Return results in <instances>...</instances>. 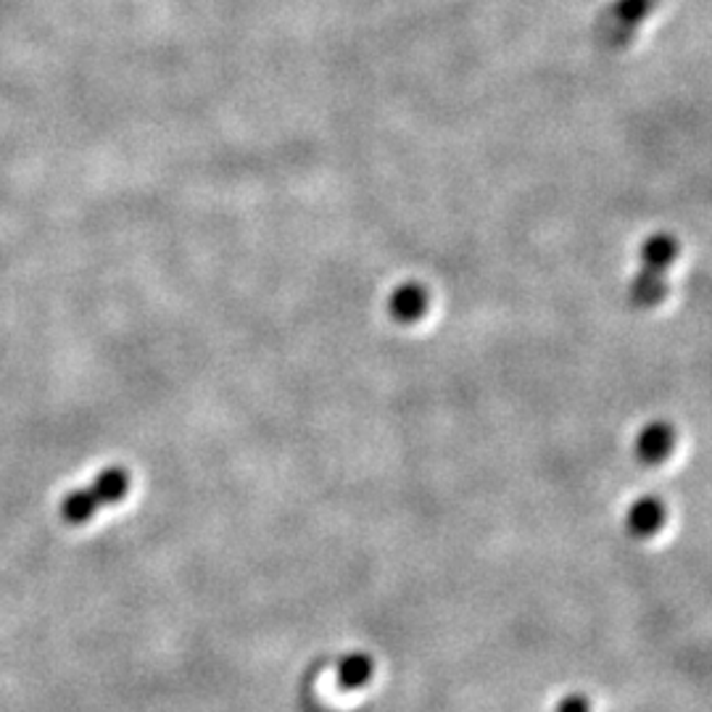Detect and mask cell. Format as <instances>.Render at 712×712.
<instances>
[{"label": "cell", "mask_w": 712, "mask_h": 712, "mask_svg": "<svg viewBox=\"0 0 712 712\" xmlns=\"http://www.w3.org/2000/svg\"><path fill=\"white\" fill-rule=\"evenodd\" d=\"M665 518H668V509L657 496H642L625 512V531L636 539H649L663 528Z\"/></svg>", "instance_id": "1"}, {"label": "cell", "mask_w": 712, "mask_h": 712, "mask_svg": "<svg viewBox=\"0 0 712 712\" xmlns=\"http://www.w3.org/2000/svg\"><path fill=\"white\" fill-rule=\"evenodd\" d=\"M673 443H676V433L668 422H649L636 439V456L644 465H663L673 452Z\"/></svg>", "instance_id": "2"}, {"label": "cell", "mask_w": 712, "mask_h": 712, "mask_svg": "<svg viewBox=\"0 0 712 712\" xmlns=\"http://www.w3.org/2000/svg\"><path fill=\"white\" fill-rule=\"evenodd\" d=\"M428 291L417 283H404L391 293L388 298V315L402 325H411L417 319H422L425 312H428Z\"/></svg>", "instance_id": "3"}, {"label": "cell", "mask_w": 712, "mask_h": 712, "mask_svg": "<svg viewBox=\"0 0 712 712\" xmlns=\"http://www.w3.org/2000/svg\"><path fill=\"white\" fill-rule=\"evenodd\" d=\"M90 494L95 496L98 507L120 505L124 496L129 494V473L124 467H106L90 481Z\"/></svg>", "instance_id": "4"}, {"label": "cell", "mask_w": 712, "mask_h": 712, "mask_svg": "<svg viewBox=\"0 0 712 712\" xmlns=\"http://www.w3.org/2000/svg\"><path fill=\"white\" fill-rule=\"evenodd\" d=\"M58 509H61L64 522H69V525H84V522L93 518L101 507H98L95 496L90 494V488L84 486V488H75V491L64 496Z\"/></svg>", "instance_id": "5"}, {"label": "cell", "mask_w": 712, "mask_h": 712, "mask_svg": "<svg viewBox=\"0 0 712 712\" xmlns=\"http://www.w3.org/2000/svg\"><path fill=\"white\" fill-rule=\"evenodd\" d=\"M676 257H678V246L676 240L668 238V235H655V238L646 240L642 248V261L646 272L663 274L673 261H676Z\"/></svg>", "instance_id": "6"}, {"label": "cell", "mask_w": 712, "mask_h": 712, "mask_svg": "<svg viewBox=\"0 0 712 712\" xmlns=\"http://www.w3.org/2000/svg\"><path fill=\"white\" fill-rule=\"evenodd\" d=\"M372 670H375L372 659L368 655H359L357 652V655L343 657L341 663H338L336 678L343 689H362L364 683H370Z\"/></svg>", "instance_id": "7"}, {"label": "cell", "mask_w": 712, "mask_h": 712, "mask_svg": "<svg viewBox=\"0 0 712 712\" xmlns=\"http://www.w3.org/2000/svg\"><path fill=\"white\" fill-rule=\"evenodd\" d=\"M668 293V285H665L663 274L657 272H638V278L631 283V298L638 306H655L665 298Z\"/></svg>", "instance_id": "8"}, {"label": "cell", "mask_w": 712, "mask_h": 712, "mask_svg": "<svg viewBox=\"0 0 712 712\" xmlns=\"http://www.w3.org/2000/svg\"><path fill=\"white\" fill-rule=\"evenodd\" d=\"M554 712H591V704H589V699H586V697L570 694V697L562 699Z\"/></svg>", "instance_id": "9"}]
</instances>
